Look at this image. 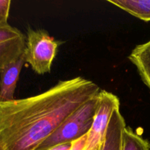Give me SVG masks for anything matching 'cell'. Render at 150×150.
Returning <instances> with one entry per match:
<instances>
[{"mask_svg": "<svg viewBox=\"0 0 150 150\" xmlns=\"http://www.w3.org/2000/svg\"><path fill=\"white\" fill-rule=\"evenodd\" d=\"M58 47V41L46 31L29 28L25 49L26 63L38 74L50 73Z\"/></svg>", "mask_w": 150, "mask_h": 150, "instance_id": "3", "label": "cell"}, {"mask_svg": "<svg viewBox=\"0 0 150 150\" xmlns=\"http://www.w3.org/2000/svg\"><path fill=\"white\" fill-rule=\"evenodd\" d=\"M26 63L25 53L18 59L4 67L0 73V102L14 99V94L22 67Z\"/></svg>", "mask_w": 150, "mask_h": 150, "instance_id": "6", "label": "cell"}, {"mask_svg": "<svg viewBox=\"0 0 150 150\" xmlns=\"http://www.w3.org/2000/svg\"><path fill=\"white\" fill-rule=\"evenodd\" d=\"M134 64L142 81L150 89V40L136 45L128 56Z\"/></svg>", "mask_w": 150, "mask_h": 150, "instance_id": "8", "label": "cell"}, {"mask_svg": "<svg viewBox=\"0 0 150 150\" xmlns=\"http://www.w3.org/2000/svg\"><path fill=\"white\" fill-rule=\"evenodd\" d=\"M100 103L92 127L87 134L84 150H99L103 142L112 113L120 102L118 97L111 92L101 90Z\"/></svg>", "mask_w": 150, "mask_h": 150, "instance_id": "4", "label": "cell"}, {"mask_svg": "<svg viewBox=\"0 0 150 150\" xmlns=\"http://www.w3.org/2000/svg\"><path fill=\"white\" fill-rule=\"evenodd\" d=\"M127 127L125 119L120 111V107L112 113L106 134L99 150H122L123 134Z\"/></svg>", "mask_w": 150, "mask_h": 150, "instance_id": "7", "label": "cell"}, {"mask_svg": "<svg viewBox=\"0 0 150 150\" xmlns=\"http://www.w3.org/2000/svg\"><path fill=\"white\" fill-rule=\"evenodd\" d=\"M122 150H150V143L130 127H126L123 134Z\"/></svg>", "mask_w": 150, "mask_h": 150, "instance_id": "10", "label": "cell"}, {"mask_svg": "<svg viewBox=\"0 0 150 150\" xmlns=\"http://www.w3.org/2000/svg\"><path fill=\"white\" fill-rule=\"evenodd\" d=\"M26 38L10 24L0 27V73L25 53Z\"/></svg>", "mask_w": 150, "mask_h": 150, "instance_id": "5", "label": "cell"}, {"mask_svg": "<svg viewBox=\"0 0 150 150\" xmlns=\"http://www.w3.org/2000/svg\"><path fill=\"white\" fill-rule=\"evenodd\" d=\"M100 91L95 82L78 76L34 96L0 102V150H36Z\"/></svg>", "mask_w": 150, "mask_h": 150, "instance_id": "1", "label": "cell"}, {"mask_svg": "<svg viewBox=\"0 0 150 150\" xmlns=\"http://www.w3.org/2000/svg\"><path fill=\"white\" fill-rule=\"evenodd\" d=\"M137 18L150 21V0H107Z\"/></svg>", "mask_w": 150, "mask_h": 150, "instance_id": "9", "label": "cell"}, {"mask_svg": "<svg viewBox=\"0 0 150 150\" xmlns=\"http://www.w3.org/2000/svg\"><path fill=\"white\" fill-rule=\"evenodd\" d=\"M86 139H87V135L83 136L81 139L72 142L71 146L69 150H84L85 145H86Z\"/></svg>", "mask_w": 150, "mask_h": 150, "instance_id": "12", "label": "cell"}, {"mask_svg": "<svg viewBox=\"0 0 150 150\" xmlns=\"http://www.w3.org/2000/svg\"><path fill=\"white\" fill-rule=\"evenodd\" d=\"M11 1L0 0V27L9 24L8 20Z\"/></svg>", "mask_w": 150, "mask_h": 150, "instance_id": "11", "label": "cell"}, {"mask_svg": "<svg viewBox=\"0 0 150 150\" xmlns=\"http://www.w3.org/2000/svg\"><path fill=\"white\" fill-rule=\"evenodd\" d=\"M70 146H71V143L70 144H65L59 145V146H55V147L52 148V149L49 150H69Z\"/></svg>", "mask_w": 150, "mask_h": 150, "instance_id": "13", "label": "cell"}, {"mask_svg": "<svg viewBox=\"0 0 150 150\" xmlns=\"http://www.w3.org/2000/svg\"><path fill=\"white\" fill-rule=\"evenodd\" d=\"M99 103L98 94L66 119L36 150H49L59 145L70 144L87 135L92 127Z\"/></svg>", "mask_w": 150, "mask_h": 150, "instance_id": "2", "label": "cell"}]
</instances>
